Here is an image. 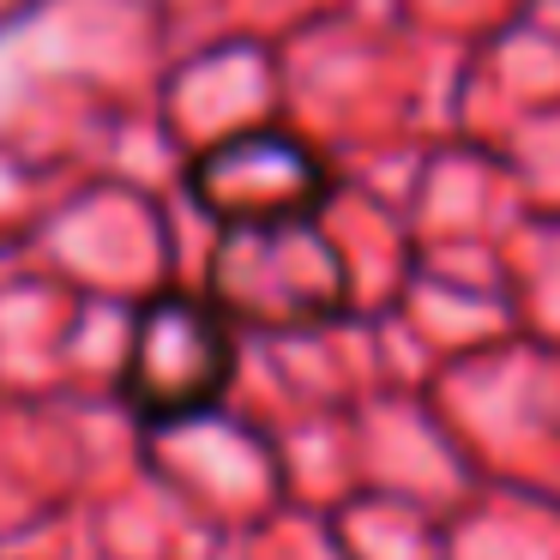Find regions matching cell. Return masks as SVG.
Returning a JSON list of instances; mask_svg holds the SVG:
<instances>
[{"mask_svg": "<svg viewBox=\"0 0 560 560\" xmlns=\"http://www.w3.org/2000/svg\"><path fill=\"white\" fill-rule=\"evenodd\" d=\"M187 194L223 223V235L295 230V223H314L326 211L331 175L295 133L254 127V133L218 139L187 170Z\"/></svg>", "mask_w": 560, "mask_h": 560, "instance_id": "3957f363", "label": "cell"}, {"mask_svg": "<svg viewBox=\"0 0 560 560\" xmlns=\"http://www.w3.org/2000/svg\"><path fill=\"white\" fill-rule=\"evenodd\" d=\"M211 302L223 319H247L259 331H290V326H319L343 307V259L319 235V223L295 230H247L223 235Z\"/></svg>", "mask_w": 560, "mask_h": 560, "instance_id": "7a4b0ae2", "label": "cell"}, {"mask_svg": "<svg viewBox=\"0 0 560 560\" xmlns=\"http://www.w3.org/2000/svg\"><path fill=\"white\" fill-rule=\"evenodd\" d=\"M235 380V326L211 295L194 290H158L133 314L121 362V398L139 422L182 428L206 416Z\"/></svg>", "mask_w": 560, "mask_h": 560, "instance_id": "6da1fadb", "label": "cell"}]
</instances>
